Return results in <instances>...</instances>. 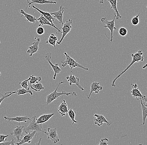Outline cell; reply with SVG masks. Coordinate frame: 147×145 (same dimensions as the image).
<instances>
[{
	"instance_id": "obj_1",
	"label": "cell",
	"mask_w": 147,
	"mask_h": 145,
	"mask_svg": "<svg viewBox=\"0 0 147 145\" xmlns=\"http://www.w3.org/2000/svg\"><path fill=\"white\" fill-rule=\"evenodd\" d=\"M143 53L142 52V50H139L137 52H136L135 53H133L131 54V57H132V60L131 61V63L129 64V65L123 71H121L120 72V73L117 75V76L113 80L112 82L111 83V85L112 87H115L116 85L115 84V82L122 75L125 73L126 71L127 70L129 69V68L131 67L133 64H135L136 62H141V61H143L144 59V57H143Z\"/></svg>"
},
{
	"instance_id": "obj_2",
	"label": "cell",
	"mask_w": 147,
	"mask_h": 145,
	"mask_svg": "<svg viewBox=\"0 0 147 145\" xmlns=\"http://www.w3.org/2000/svg\"><path fill=\"white\" fill-rule=\"evenodd\" d=\"M64 83H65V82L63 81L60 82L59 84H58L56 89H55V90L46 96V98H47L46 104H47V105L50 104L53 101L55 100L56 99L59 98L60 97H61V96H69V95H72L73 96H75V97L77 96V93H76L74 91L72 92H68L66 91H62L61 92H58L57 90L60 85Z\"/></svg>"
},
{
	"instance_id": "obj_3",
	"label": "cell",
	"mask_w": 147,
	"mask_h": 145,
	"mask_svg": "<svg viewBox=\"0 0 147 145\" xmlns=\"http://www.w3.org/2000/svg\"><path fill=\"white\" fill-rule=\"evenodd\" d=\"M64 55L66 57V59H65V60H62L61 62V64H62L61 66L63 67H64L67 65H69L71 71L75 67L80 68L82 69L85 70H89V69L88 68L85 67H84V66L78 63L77 61L74 60L73 58L70 56L67 52H64Z\"/></svg>"
},
{
	"instance_id": "obj_4",
	"label": "cell",
	"mask_w": 147,
	"mask_h": 145,
	"mask_svg": "<svg viewBox=\"0 0 147 145\" xmlns=\"http://www.w3.org/2000/svg\"><path fill=\"white\" fill-rule=\"evenodd\" d=\"M36 115H34L29 122V125L26 128H24V132L25 134H27L29 131H35L37 132H43L45 133V131L43 130L42 124L36 123Z\"/></svg>"
},
{
	"instance_id": "obj_5",
	"label": "cell",
	"mask_w": 147,
	"mask_h": 145,
	"mask_svg": "<svg viewBox=\"0 0 147 145\" xmlns=\"http://www.w3.org/2000/svg\"><path fill=\"white\" fill-rule=\"evenodd\" d=\"M116 19V15L115 14L114 19L111 21H109L107 17H102L101 18V21L102 23L104 24L103 27L105 28H107L110 30L111 32V37H110V42H112L113 38V33L114 30H117V28L115 27V19Z\"/></svg>"
},
{
	"instance_id": "obj_6",
	"label": "cell",
	"mask_w": 147,
	"mask_h": 145,
	"mask_svg": "<svg viewBox=\"0 0 147 145\" xmlns=\"http://www.w3.org/2000/svg\"><path fill=\"white\" fill-rule=\"evenodd\" d=\"M72 24V20L71 19H69L67 21H66L65 23L63 24L62 27H61L62 31L60 33H62V36H61L60 40L59 42H57L58 45H60L66 35L70 32L72 28V26H71Z\"/></svg>"
},
{
	"instance_id": "obj_7",
	"label": "cell",
	"mask_w": 147,
	"mask_h": 145,
	"mask_svg": "<svg viewBox=\"0 0 147 145\" xmlns=\"http://www.w3.org/2000/svg\"><path fill=\"white\" fill-rule=\"evenodd\" d=\"M131 87L132 89L130 90V92L131 95L133 96V98H136L137 100H138L139 99H142V100L147 102V99L146 96L143 95L140 92V91L138 88V86L137 84H133L131 83Z\"/></svg>"
},
{
	"instance_id": "obj_8",
	"label": "cell",
	"mask_w": 147,
	"mask_h": 145,
	"mask_svg": "<svg viewBox=\"0 0 147 145\" xmlns=\"http://www.w3.org/2000/svg\"><path fill=\"white\" fill-rule=\"evenodd\" d=\"M47 132L45 133L47 136L48 139H50L54 144H57L59 142L60 139L57 132V128H51L48 127L47 129Z\"/></svg>"
},
{
	"instance_id": "obj_9",
	"label": "cell",
	"mask_w": 147,
	"mask_h": 145,
	"mask_svg": "<svg viewBox=\"0 0 147 145\" xmlns=\"http://www.w3.org/2000/svg\"><path fill=\"white\" fill-rule=\"evenodd\" d=\"M51 55H52L51 53H47L45 55V58L46 60L48 61V62L49 63V65L51 66V68L54 71L55 74H54V76H53V79L54 80H55L56 78V77H57V74L60 73L61 71V69L59 66L58 64H53L51 62Z\"/></svg>"
},
{
	"instance_id": "obj_10",
	"label": "cell",
	"mask_w": 147,
	"mask_h": 145,
	"mask_svg": "<svg viewBox=\"0 0 147 145\" xmlns=\"http://www.w3.org/2000/svg\"><path fill=\"white\" fill-rule=\"evenodd\" d=\"M35 39L36 40V42L31 43L32 45L28 47L27 51V53L29 54L30 57L32 56L33 54L36 53L39 49V44L41 42V38H35Z\"/></svg>"
},
{
	"instance_id": "obj_11",
	"label": "cell",
	"mask_w": 147,
	"mask_h": 145,
	"mask_svg": "<svg viewBox=\"0 0 147 145\" xmlns=\"http://www.w3.org/2000/svg\"><path fill=\"white\" fill-rule=\"evenodd\" d=\"M71 74L69 76H66V79L67 80L70 86L72 84H74L77 85L78 88L82 91H84V89L80 84V78L75 77L72 74V71H71Z\"/></svg>"
},
{
	"instance_id": "obj_12",
	"label": "cell",
	"mask_w": 147,
	"mask_h": 145,
	"mask_svg": "<svg viewBox=\"0 0 147 145\" xmlns=\"http://www.w3.org/2000/svg\"><path fill=\"white\" fill-rule=\"evenodd\" d=\"M24 127L21 126L20 123L19 125L16 127L15 128H14L13 130L11 131V135L13 136L17 140V143L19 142L21 140V137L22 136L23 132Z\"/></svg>"
},
{
	"instance_id": "obj_13",
	"label": "cell",
	"mask_w": 147,
	"mask_h": 145,
	"mask_svg": "<svg viewBox=\"0 0 147 145\" xmlns=\"http://www.w3.org/2000/svg\"><path fill=\"white\" fill-rule=\"evenodd\" d=\"M94 116L95 117L94 119V124L98 126L102 125L104 123H106L108 126H110L112 124V122L108 121L106 118L102 115L95 114Z\"/></svg>"
},
{
	"instance_id": "obj_14",
	"label": "cell",
	"mask_w": 147,
	"mask_h": 145,
	"mask_svg": "<svg viewBox=\"0 0 147 145\" xmlns=\"http://www.w3.org/2000/svg\"><path fill=\"white\" fill-rule=\"evenodd\" d=\"M65 9H67L66 7H64L63 5L60 6V9L57 11L50 13L51 15L54 16V18L57 19L59 23L61 24L62 26L63 25V13Z\"/></svg>"
},
{
	"instance_id": "obj_15",
	"label": "cell",
	"mask_w": 147,
	"mask_h": 145,
	"mask_svg": "<svg viewBox=\"0 0 147 145\" xmlns=\"http://www.w3.org/2000/svg\"><path fill=\"white\" fill-rule=\"evenodd\" d=\"M36 133V131H33V132L31 133H28L25 134L23 137L22 139H21L20 141L16 144V145H20L25 144H30L32 142V139L34 138Z\"/></svg>"
},
{
	"instance_id": "obj_16",
	"label": "cell",
	"mask_w": 147,
	"mask_h": 145,
	"mask_svg": "<svg viewBox=\"0 0 147 145\" xmlns=\"http://www.w3.org/2000/svg\"><path fill=\"white\" fill-rule=\"evenodd\" d=\"M4 118L5 121H8V122H18L20 123L21 122H25L26 123L27 121H31L29 117L27 116H18L15 117H9L7 116H4Z\"/></svg>"
},
{
	"instance_id": "obj_17",
	"label": "cell",
	"mask_w": 147,
	"mask_h": 145,
	"mask_svg": "<svg viewBox=\"0 0 147 145\" xmlns=\"http://www.w3.org/2000/svg\"><path fill=\"white\" fill-rule=\"evenodd\" d=\"M103 87L100 86V83L97 82H93L90 85V92L87 96V98L90 99L92 93L94 92L96 94L99 93L100 91L102 90Z\"/></svg>"
},
{
	"instance_id": "obj_18",
	"label": "cell",
	"mask_w": 147,
	"mask_h": 145,
	"mask_svg": "<svg viewBox=\"0 0 147 145\" xmlns=\"http://www.w3.org/2000/svg\"><path fill=\"white\" fill-rule=\"evenodd\" d=\"M37 19V22H38L39 23V25H38V26H42L46 25L54 27V28L57 30L58 32L56 33L57 34H59V33H60L61 32V31L59 28H58L55 26V25H53L50 22H49L47 19H46L42 15H41V16H40L38 19Z\"/></svg>"
},
{
	"instance_id": "obj_19",
	"label": "cell",
	"mask_w": 147,
	"mask_h": 145,
	"mask_svg": "<svg viewBox=\"0 0 147 145\" xmlns=\"http://www.w3.org/2000/svg\"><path fill=\"white\" fill-rule=\"evenodd\" d=\"M68 105L65 100H62L61 103L58 108V112L61 116L66 115V113L68 111Z\"/></svg>"
},
{
	"instance_id": "obj_20",
	"label": "cell",
	"mask_w": 147,
	"mask_h": 145,
	"mask_svg": "<svg viewBox=\"0 0 147 145\" xmlns=\"http://www.w3.org/2000/svg\"><path fill=\"white\" fill-rule=\"evenodd\" d=\"M32 7H33L34 9H35L36 10L38 11L40 13H41V15H43L46 19H47V20L50 22L53 25H55L53 23V22L55 21V18H54L53 16L50 13L47 12L42 11V10L39 9L38 8H37V7L35 6L34 5H32Z\"/></svg>"
},
{
	"instance_id": "obj_21",
	"label": "cell",
	"mask_w": 147,
	"mask_h": 145,
	"mask_svg": "<svg viewBox=\"0 0 147 145\" xmlns=\"http://www.w3.org/2000/svg\"><path fill=\"white\" fill-rule=\"evenodd\" d=\"M111 5L110 9H113L115 11V15H116V19L117 20L122 18V16L119 14L117 8V0H107Z\"/></svg>"
},
{
	"instance_id": "obj_22",
	"label": "cell",
	"mask_w": 147,
	"mask_h": 145,
	"mask_svg": "<svg viewBox=\"0 0 147 145\" xmlns=\"http://www.w3.org/2000/svg\"><path fill=\"white\" fill-rule=\"evenodd\" d=\"M54 115H55V113H54L42 115L40 117L36 118V123H44L48 121Z\"/></svg>"
},
{
	"instance_id": "obj_23",
	"label": "cell",
	"mask_w": 147,
	"mask_h": 145,
	"mask_svg": "<svg viewBox=\"0 0 147 145\" xmlns=\"http://www.w3.org/2000/svg\"><path fill=\"white\" fill-rule=\"evenodd\" d=\"M140 100L141 102V107H142V123L140 125H144L145 124L146 119L147 116V105L146 103V102H143L142 99H140Z\"/></svg>"
},
{
	"instance_id": "obj_24",
	"label": "cell",
	"mask_w": 147,
	"mask_h": 145,
	"mask_svg": "<svg viewBox=\"0 0 147 145\" xmlns=\"http://www.w3.org/2000/svg\"><path fill=\"white\" fill-rule=\"evenodd\" d=\"M20 13L22 14V16H24V18L26 19V21L27 22L34 24L37 22V19L36 18L35 16H33L32 15L26 13L24 10L22 9L20 10Z\"/></svg>"
},
{
	"instance_id": "obj_25",
	"label": "cell",
	"mask_w": 147,
	"mask_h": 145,
	"mask_svg": "<svg viewBox=\"0 0 147 145\" xmlns=\"http://www.w3.org/2000/svg\"><path fill=\"white\" fill-rule=\"evenodd\" d=\"M31 2H29L28 4L27 8H30L31 5L33 3H38V4H44L51 3V4H56L57 2L55 1H48V0H30Z\"/></svg>"
},
{
	"instance_id": "obj_26",
	"label": "cell",
	"mask_w": 147,
	"mask_h": 145,
	"mask_svg": "<svg viewBox=\"0 0 147 145\" xmlns=\"http://www.w3.org/2000/svg\"><path fill=\"white\" fill-rule=\"evenodd\" d=\"M30 87L33 90L36 92H40L45 89V87L41 82H38L33 84H30Z\"/></svg>"
},
{
	"instance_id": "obj_27",
	"label": "cell",
	"mask_w": 147,
	"mask_h": 145,
	"mask_svg": "<svg viewBox=\"0 0 147 145\" xmlns=\"http://www.w3.org/2000/svg\"><path fill=\"white\" fill-rule=\"evenodd\" d=\"M58 40V37L54 34H51L47 40L46 41L47 44H49L53 46L56 48V43H57Z\"/></svg>"
},
{
	"instance_id": "obj_28",
	"label": "cell",
	"mask_w": 147,
	"mask_h": 145,
	"mask_svg": "<svg viewBox=\"0 0 147 145\" xmlns=\"http://www.w3.org/2000/svg\"><path fill=\"white\" fill-rule=\"evenodd\" d=\"M69 117L71 120V121L72 122V124H74L75 123H78V121H76L75 120V116H76V112L72 110V108H70L69 110H68V111Z\"/></svg>"
},
{
	"instance_id": "obj_29",
	"label": "cell",
	"mask_w": 147,
	"mask_h": 145,
	"mask_svg": "<svg viewBox=\"0 0 147 145\" xmlns=\"http://www.w3.org/2000/svg\"><path fill=\"white\" fill-rule=\"evenodd\" d=\"M16 93L17 94V95H19V96H23L24 94L26 93H29L32 96L33 95V92L32 90H27L24 88L19 89L18 90L16 91Z\"/></svg>"
},
{
	"instance_id": "obj_30",
	"label": "cell",
	"mask_w": 147,
	"mask_h": 145,
	"mask_svg": "<svg viewBox=\"0 0 147 145\" xmlns=\"http://www.w3.org/2000/svg\"><path fill=\"white\" fill-rule=\"evenodd\" d=\"M16 91H15L13 92H5L3 94H1L2 97L0 98V105H1V103L3 101V100L8 97H10L12 94H14L16 93Z\"/></svg>"
},
{
	"instance_id": "obj_31",
	"label": "cell",
	"mask_w": 147,
	"mask_h": 145,
	"mask_svg": "<svg viewBox=\"0 0 147 145\" xmlns=\"http://www.w3.org/2000/svg\"><path fill=\"white\" fill-rule=\"evenodd\" d=\"M29 84H32L35 83L38 81H41V77H36L34 75H30L29 77Z\"/></svg>"
},
{
	"instance_id": "obj_32",
	"label": "cell",
	"mask_w": 147,
	"mask_h": 145,
	"mask_svg": "<svg viewBox=\"0 0 147 145\" xmlns=\"http://www.w3.org/2000/svg\"><path fill=\"white\" fill-rule=\"evenodd\" d=\"M140 13H141V12H140L138 14L132 18V20H131V22H132L133 25L137 26L139 23L140 20L139 17Z\"/></svg>"
},
{
	"instance_id": "obj_33",
	"label": "cell",
	"mask_w": 147,
	"mask_h": 145,
	"mask_svg": "<svg viewBox=\"0 0 147 145\" xmlns=\"http://www.w3.org/2000/svg\"><path fill=\"white\" fill-rule=\"evenodd\" d=\"M30 78H29L27 80H24L22 82H19V84L21 85L22 87L26 89L27 90H29V87H28V82L29 81Z\"/></svg>"
},
{
	"instance_id": "obj_34",
	"label": "cell",
	"mask_w": 147,
	"mask_h": 145,
	"mask_svg": "<svg viewBox=\"0 0 147 145\" xmlns=\"http://www.w3.org/2000/svg\"><path fill=\"white\" fill-rule=\"evenodd\" d=\"M119 34L121 36H126L127 34V29L125 27H120L119 29Z\"/></svg>"
},
{
	"instance_id": "obj_35",
	"label": "cell",
	"mask_w": 147,
	"mask_h": 145,
	"mask_svg": "<svg viewBox=\"0 0 147 145\" xmlns=\"http://www.w3.org/2000/svg\"><path fill=\"white\" fill-rule=\"evenodd\" d=\"M16 145V144L15 142L14 138H13V139H12V140H11V141H6V140H5V141H4L3 142H2V143H0V145Z\"/></svg>"
},
{
	"instance_id": "obj_36",
	"label": "cell",
	"mask_w": 147,
	"mask_h": 145,
	"mask_svg": "<svg viewBox=\"0 0 147 145\" xmlns=\"http://www.w3.org/2000/svg\"><path fill=\"white\" fill-rule=\"evenodd\" d=\"M45 32V29L41 26H38L36 29V33L38 35H42Z\"/></svg>"
},
{
	"instance_id": "obj_37",
	"label": "cell",
	"mask_w": 147,
	"mask_h": 145,
	"mask_svg": "<svg viewBox=\"0 0 147 145\" xmlns=\"http://www.w3.org/2000/svg\"><path fill=\"white\" fill-rule=\"evenodd\" d=\"M109 144V140L107 138H102L100 140L99 145H108Z\"/></svg>"
},
{
	"instance_id": "obj_38",
	"label": "cell",
	"mask_w": 147,
	"mask_h": 145,
	"mask_svg": "<svg viewBox=\"0 0 147 145\" xmlns=\"http://www.w3.org/2000/svg\"><path fill=\"white\" fill-rule=\"evenodd\" d=\"M9 136V135L0 134V143H2L7 140V138Z\"/></svg>"
},
{
	"instance_id": "obj_39",
	"label": "cell",
	"mask_w": 147,
	"mask_h": 145,
	"mask_svg": "<svg viewBox=\"0 0 147 145\" xmlns=\"http://www.w3.org/2000/svg\"><path fill=\"white\" fill-rule=\"evenodd\" d=\"M147 67V63H146V64H145V65H144L143 66H142V68H143V69H146V68Z\"/></svg>"
},
{
	"instance_id": "obj_40",
	"label": "cell",
	"mask_w": 147,
	"mask_h": 145,
	"mask_svg": "<svg viewBox=\"0 0 147 145\" xmlns=\"http://www.w3.org/2000/svg\"><path fill=\"white\" fill-rule=\"evenodd\" d=\"M41 138H40V140H39V141H38V142L37 143H36V144H34V145H40V141H41Z\"/></svg>"
},
{
	"instance_id": "obj_41",
	"label": "cell",
	"mask_w": 147,
	"mask_h": 145,
	"mask_svg": "<svg viewBox=\"0 0 147 145\" xmlns=\"http://www.w3.org/2000/svg\"><path fill=\"white\" fill-rule=\"evenodd\" d=\"M104 1V0H100V3H101V4L103 3Z\"/></svg>"
},
{
	"instance_id": "obj_42",
	"label": "cell",
	"mask_w": 147,
	"mask_h": 145,
	"mask_svg": "<svg viewBox=\"0 0 147 145\" xmlns=\"http://www.w3.org/2000/svg\"><path fill=\"white\" fill-rule=\"evenodd\" d=\"M26 1H27L28 4V3H29V1H28V0H26Z\"/></svg>"
},
{
	"instance_id": "obj_43",
	"label": "cell",
	"mask_w": 147,
	"mask_h": 145,
	"mask_svg": "<svg viewBox=\"0 0 147 145\" xmlns=\"http://www.w3.org/2000/svg\"><path fill=\"white\" fill-rule=\"evenodd\" d=\"M1 71H0V76H1Z\"/></svg>"
},
{
	"instance_id": "obj_44",
	"label": "cell",
	"mask_w": 147,
	"mask_h": 145,
	"mask_svg": "<svg viewBox=\"0 0 147 145\" xmlns=\"http://www.w3.org/2000/svg\"><path fill=\"white\" fill-rule=\"evenodd\" d=\"M1 41H0V43H1Z\"/></svg>"
}]
</instances>
